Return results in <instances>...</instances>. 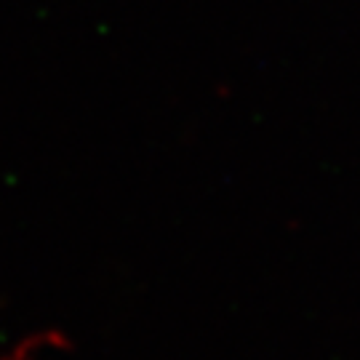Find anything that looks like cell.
<instances>
[{
	"mask_svg": "<svg viewBox=\"0 0 360 360\" xmlns=\"http://www.w3.org/2000/svg\"><path fill=\"white\" fill-rule=\"evenodd\" d=\"M70 347V339L67 336H59V331H30L25 334L16 345L6 349L3 360H46L53 358L59 352H67Z\"/></svg>",
	"mask_w": 360,
	"mask_h": 360,
	"instance_id": "obj_1",
	"label": "cell"
}]
</instances>
